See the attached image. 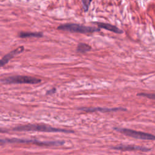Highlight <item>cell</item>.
Wrapping results in <instances>:
<instances>
[{
    "instance_id": "6da1fadb",
    "label": "cell",
    "mask_w": 155,
    "mask_h": 155,
    "mask_svg": "<svg viewBox=\"0 0 155 155\" xmlns=\"http://www.w3.org/2000/svg\"><path fill=\"white\" fill-rule=\"evenodd\" d=\"M15 131H43V132H62L66 133H73V131L58 128L52 127L46 125H39V124H28L25 125L18 126L13 129Z\"/></svg>"
},
{
    "instance_id": "7a4b0ae2",
    "label": "cell",
    "mask_w": 155,
    "mask_h": 155,
    "mask_svg": "<svg viewBox=\"0 0 155 155\" xmlns=\"http://www.w3.org/2000/svg\"><path fill=\"white\" fill-rule=\"evenodd\" d=\"M57 28L58 30L67 31L70 32L74 33H93L96 31H100L99 28H96L94 27L85 26L78 24H65L59 25Z\"/></svg>"
},
{
    "instance_id": "3957f363",
    "label": "cell",
    "mask_w": 155,
    "mask_h": 155,
    "mask_svg": "<svg viewBox=\"0 0 155 155\" xmlns=\"http://www.w3.org/2000/svg\"><path fill=\"white\" fill-rule=\"evenodd\" d=\"M1 81L5 84H35L40 83L41 82V80L35 77L18 75L4 78L2 79Z\"/></svg>"
},
{
    "instance_id": "277c9868",
    "label": "cell",
    "mask_w": 155,
    "mask_h": 155,
    "mask_svg": "<svg viewBox=\"0 0 155 155\" xmlns=\"http://www.w3.org/2000/svg\"><path fill=\"white\" fill-rule=\"evenodd\" d=\"M1 143H33L39 146H58L62 145L64 143V141L61 140H56V141H44L42 142L40 140L35 139H18V138H12V139H0Z\"/></svg>"
},
{
    "instance_id": "5b68a950",
    "label": "cell",
    "mask_w": 155,
    "mask_h": 155,
    "mask_svg": "<svg viewBox=\"0 0 155 155\" xmlns=\"http://www.w3.org/2000/svg\"><path fill=\"white\" fill-rule=\"evenodd\" d=\"M114 129L120 132L127 136H130L135 139H142V140H155V136L150 133L136 131L128 128H118L115 127Z\"/></svg>"
},
{
    "instance_id": "8992f818",
    "label": "cell",
    "mask_w": 155,
    "mask_h": 155,
    "mask_svg": "<svg viewBox=\"0 0 155 155\" xmlns=\"http://www.w3.org/2000/svg\"><path fill=\"white\" fill-rule=\"evenodd\" d=\"M79 110H82L85 112H94V111H100V112H113V111H126L127 109L122 107H117V108H103V107H92V108H87L82 107L78 108Z\"/></svg>"
},
{
    "instance_id": "52a82bcc",
    "label": "cell",
    "mask_w": 155,
    "mask_h": 155,
    "mask_svg": "<svg viewBox=\"0 0 155 155\" xmlns=\"http://www.w3.org/2000/svg\"><path fill=\"white\" fill-rule=\"evenodd\" d=\"M113 149L117 150H121V151H150L151 149L147 147H141V146H137V145H119L113 147Z\"/></svg>"
},
{
    "instance_id": "ba28073f",
    "label": "cell",
    "mask_w": 155,
    "mask_h": 155,
    "mask_svg": "<svg viewBox=\"0 0 155 155\" xmlns=\"http://www.w3.org/2000/svg\"><path fill=\"white\" fill-rule=\"evenodd\" d=\"M24 50V47L23 46H20L17 48H16L15 50H13L11 52L5 54L1 59H0V67L5 65L15 56L22 53Z\"/></svg>"
},
{
    "instance_id": "9c48e42d",
    "label": "cell",
    "mask_w": 155,
    "mask_h": 155,
    "mask_svg": "<svg viewBox=\"0 0 155 155\" xmlns=\"http://www.w3.org/2000/svg\"><path fill=\"white\" fill-rule=\"evenodd\" d=\"M97 25V26L100 28H104L105 30H109L110 31L114 32L115 33H117V34H120L123 33V31L120 29L119 28H118L117 27L111 25L110 24H107V23H104V22H96Z\"/></svg>"
},
{
    "instance_id": "30bf717a",
    "label": "cell",
    "mask_w": 155,
    "mask_h": 155,
    "mask_svg": "<svg viewBox=\"0 0 155 155\" xmlns=\"http://www.w3.org/2000/svg\"><path fill=\"white\" fill-rule=\"evenodd\" d=\"M43 33L41 32H25L22 31L19 33V36L21 38H41L43 36Z\"/></svg>"
},
{
    "instance_id": "8fae6325",
    "label": "cell",
    "mask_w": 155,
    "mask_h": 155,
    "mask_svg": "<svg viewBox=\"0 0 155 155\" xmlns=\"http://www.w3.org/2000/svg\"><path fill=\"white\" fill-rule=\"evenodd\" d=\"M91 49V47L90 45H89L85 43L81 42V43L78 44V45L77 46L76 51L81 53H85L90 51Z\"/></svg>"
},
{
    "instance_id": "7c38bea8",
    "label": "cell",
    "mask_w": 155,
    "mask_h": 155,
    "mask_svg": "<svg viewBox=\"0 0 155 155\" xmlns=\"http://www.w3.org/2000/svg\"><path fill=\"white\" fill-rule=\"evenodd\" d=\"M137 96H142V97H145L151 99L155 100V94L154 93H138L137 94Z\"/></svg>"
},
{
    "instance_id": "4fadbf2b",
    "label": "cell",
    "mask_w": 155,
    "mask_h": 155,
    "mask_svg": "<svg viewBox=\"0 0 155 155\" xmlns=\"http://www.w3.org/2000/svg\"><path fill=\"white\" fill-rule=\"evenodd\" d=\"M91 2V1H88V0H83V1H82L83 8H84L85 12H87L88 10L90 4Z\"/></svg>"
},
{
    "instance_id": "5bb4252c",
    "label": "cell",
    "mask_w": 155,
    "mask_h": 155,
    "mask_svg": "<svg viewBox=\"0 0 155 155\" xmlns=\"http://www.w3.org/2000/svg\"><path fill=\"white\" fill-rule=\"evenodd\" d=\"M56 88H51V90H50L47 91V94H53V93H54L56 92Z\"/></svg>"
},
{
    "instance_id": "9a60e30c",
    "label": "cell",
    "mask_w": 155,
    "mask_h": 155,
    "mask_svg": "<svg viewBox=\"0 0 155 155\" xmlns=\"http://www.w3.org/2000/svg\"><path fill=\"white\" fill-rule=\"evenodd\" d=\"M4 132H6L5 130H4V129H2V128H0V133H4Z\"/></svg>"
}]
</instances>
